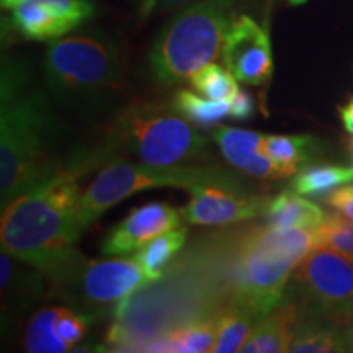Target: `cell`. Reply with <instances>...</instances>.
<instances>
[{"label":"cell","mask_w":353,"mask_h":353,"mask_svg":"<svg viewBox=\"0 0 353 353\" xmlns=\"http://www.w3.org/2000/svg\"><path fill=\"white\" fill-rule=\"evenodd\" d=\"M327 203L335 211L353 221V187L334 190L327 196Z\"/></svg>","instance_id":"obj_29"},{"label":"cell","mask_w":353,"mask_h":353,"mask_svg":"<svg viewBox=\"0 0 353 353\" xmlns=\"http://www.w3.org/2000/svg\"><path fill=\"white\" fill-rule=\"evenodd\" d=\"M345 337H347L348 352H353V321L345 327Z\"/></svg>","instance_id":"obj_32"},{"label":"cell","mask_w":353,"mask_h":353,"mask_svg":"<svg viewBox=\"0 0 353 353\" xmlns=\"http://www.w3.org/2000/svg\"><path fill=\"white\" fill-rule=\"evenodd\" d=\"M226 68L247 85H263L272 79L273 56L270 37L247 15L232 20L221 52Z\"/></svg>","instance_id":"obj_10"},{"label":"cell","mask_w":353,"mask_h":353,"mask_svg":"<svg viewBox=\"0 0 353 353\" xmlns=\"http://www.w3.org/2000/svg\"><path fill=\"white\" fill-rule=\"evenodd\" d=\"M0 2H2V7L3 8H15V7H19L20 3H23V2H26V0H0Z\"/></svg>","instance_id":"obj_33"},{"label":"cell","mask_w":353,"mask_h":353,"mask_svg":"<svg viewBox=\"0 0 353 353\" xmlns=\"http://www.w3.org/2000/svg\"><path fill=\"white\" fill-rule=\"evenodd\" d=\"M263 152L272 159L283 176L296 175L303 165L321 152V141L314 136L263 134Z\"/></svg>","instance_id":"obj_17"},{"label":"cell","mask_w":353,"mask_h":353,"mask_svg":"<svg viewBox=\"0 0 353 353\" xmlns=\"http://www.w3.org/2000/svg\"><path fill=\"white\" fill-rule=\"evenodd\" d=\"M183 219V211L167 203L156 201L139 206L110 231L101 242V254L130 255L161 234L180 228Z\"/></svg>","instance_id":"obj_13"},{"label":"cell","mask_w":353,"mask_h":353,"mask_svg":"<svg viewBox=\"0 0 353 353\" xmlns=\"http://www.w3.org/2000/svg\"><path fill=\"white\" fill-rule=\"evenodd\" d=\"M348 151H350V154H352V157H353V138L348 141Z\"/></svg>","instance_id":"obj_35"},{"label":"cell","mask_w":353,"mask_h":353,"mask_svg":"<svg viewBox=\"0 0 353 353\" xmlns=\"http://www.w3.org/2000/svg\"><path fill=\"white\" fill-rule=\"evenodd\" d=\"M301 319L347 327L353 321V257L316 247L298 265L288 283Z\"/></svg>","instance_id":"obj_8"},{"label":"cell","mask_w":353,"mask_h":353,"mask_svg":"<svg viewBox=\"0 0 353 353\" xmlns=\"http://www.w3.org/2000/svg\"><path fill=\"white\" fill-rule=\"evenodd\" d=\"M290 352L294 353H332L348 352L345 327L321 321L303 319L294 330Z\"/></svg>","instance_id":"obj_19"},{"label":"cell","mask_w":353,"mask_h":353,"mask_svg":"<svg viewBox=\"0 0 353 353\" xmlns=\"http://www.w3.org/2000/svg\"><path fill=\"white\" fill-rule=\"evenodd\" d=\"M260 319L249 309L229 303L219 317L218 335L213 347L214 353L242 352Z\"/></svg>","instance_id":"obj_21"},{"label":"cell","mask_w":353,"mask_h":353,"mask_svg":"<svg viewBox=\"0 0 353 353\" xmlns=\"http://www.w3.org/2000/svg\"><path fill=\"white\" fill-rule=\"evenodd\" d=\"M170 107L180 117L196 126H213L231 112V100H211L180 88L170 100Z\"/></svg>","instance_id":"obj_22"},{"label":"cell","mask_w":353,"mask_h":353,"mask_svg":"<svg viewBox=\"0 0 353 353\" xmlns=\"http://www.w3.org/2000/svg\"><path fill=\"white\" fill-rule=\"evenodd\" d=\"M341 120L348 134L353 136V100H348L341 107Z\"/></svg>","instance_id":"obj_31"},{"label":"cell","mask_w":353,"mask_h":353,"mask_svg":"<svg viewBox=\"0 0 353 353\" xmlns=\"http://www.w3.org/2000/svg\"><path fill=\"white\" fill-rule=\"evenodd\" d=\"M353 180V167L343 165H307L299 170L293 180V190L299 195H316L330 192Z\"/></svg>","instance_id":"obj_23"},{"label":"cell","mask_w":353,"mask_h":353,"mask_svg":"<svg viewBox=\"0 0 353 353\" xmlns=\"http://www.w3.org/2000/svg\"><path fill=\"white\" fill-rule=\"evenodd\" d=\"M94 13L88 0H26L13 8L12 23L21 37L46 41L69 33Z\"/></svg>","instance_id":"obj_12"},{"label":"cell","mask_w":353,"mask_h":353,"mask_svg":"<svg viewBox=\"0 0 353 353\" xmlns=\"http://www.w3.org/2000/svg\"><path fill=\"white\" fill-rule=\"evenodd\" d=\"M211 136L224 159L244 174L263 180L285 179L272 159L263 152V134L260 132L232 126H218Z\"/></svg>","instance_id":"obj_14"},{"label":"cell","mask_w":353,"mask_h":353,"mask_svg":"<svg viewBox=\"0 0 353 353\" xmlns=\"http://www.w3.org/2000/svg\"><path fill=\"white\" fill-rule=\"evenodd\" d=\"M299 307L286 298L257 322L252 335L242 348L244 353H280L290 352L294 330L299 324Z\"/></svg>","instance_id":"obj_15"},{"label":"cell","mask_w":353,"mask_h":353,"mask_svg":"<svg viewBox=\"0 0 353 353\" xmlns=\"http://www.w3.org/2000/svg\"><path fill=\"white\" fill-rule=\"evenodd\" d=\"M265 216L273 228L316 229L324 221L325 213L319 205L306 200L293 190L272 198Z\"/></svg>","instance_id":"obj_18"},{"label":"cell","mask_w":353,"mask_h":353,"mask_svg":"<svg viewBox=\"0 0 353 353\" xmlns=\"http://www.w3.org/2000/svg\"><path fill=\"white\" fill-rule=\"evenodd\" d=\"M316 247L337 250L353 257V221L342 214H325L319 228L314 229Z\"/></svg>","instance_id":"obj_26"},{"label":"cell","mask_w":353,"mask_h":353,"mask_svg":"<svg viewBox=\"0 0 353 353\" xmlns=\"http://www.w3.org/2000/svg\"><path fill=\"white\" fill-rule=\"evenodd\" d=\"M61 307H44L30 321L25 334V350L32 353H63L70 348L56 335L54 322Z\"/></svg>","instance_id":"obj_24"},{"label":"cell","mask_w":353,"mask_h":353,"mask_svg":"<svg viewBox=\"0 0 353 353\" xmlns=\"http://www.w3.org/2000/svg\"><path fill=\"white\" fill-rule=\"evenodd\" d=\"M221 312L210 314L200 319L187 321L179 327H172L161 334L151 343L152 352H180L203 353L213 352Z\"/></svg>","instance_id":"obj_16"},{"label":"cell","mask_w":353,"mask_h":353,"mask_svg":"<svg viewBox=\"0 0 353 353\" xmlns=\"http://www.w3.org/2000/svg\"><path fill=\"white\" fill-rule=\"evenodd\" d=\"M192 200L183 211V218L196 226H224L267 214L272 198L247 195L245 190H232L218 185H201L190 190Z\"/></svg>","instance_id":"obj_11"},{"label":"cell","mask_w":353,"mask_h":353,"mask_svg":"<svg viewBox=\"0 0 353 353\" xmlns=\"http://www.w3.org/2000/svg\"><path fill=\"white\" fill-rule=\"evenodd\" d=\"M44 77L57 100L83 103L120 88V50L101 34H74L54 39L44 56Z\"/></svg>","instance_id":"obj_7"},{"label":"cell","mask_w":353,"mask_h":353,"mask_svg":"<svg viewBox=\"0 0 353 353\" xmlns=\"http://www.w3.org/2000/svg\"><path fill=\"white\" fill-rule=\"evenodd\" d=\"M185 241H187V228L180 226L172 229L136 250V255L132 259L141 265L145 276L152 283V281L161 280L167 265L185 245Z\"/></svg>","instance_id":"obj_20"},{"label":"cell","mask_w":353,"mask_h":353,"mask_svg":"<svg viewBox=\"0 0 353 353\" xmlns=\"http://www.w3.org/2000/svg\"><path fill=\"white\" fill-rule=\"evenodd\" d=\"M198 94L211 100H232L239 92L237 79L229 69L211 63L190 77Z\"/></svg>","instance_id":"obj_25"},{"label":"cell","mask_w":353,"mask_h":353,"mask_svg":"<svg viewBox=\"0 0 353 353\" xmlns=\"http://www.w3.org/2000/svg\"><path fill=\"white\" fill-rule=\"evenodd\" d=\"M25 83L20 68H3L0 108L2 208L48 182L63 167L52 152L57 134L54 113L46 97L39 90H26Z\"/></svg>","instance_id":"obj_2"},{"label":"cell","mask_w":353,"mask_h":353,"mask_svg":"<svg viewBox=\"0 0 353 353\" xmlns=\"http://www.w3.org/2000/svg\"><path fill=\"white\" fill-rule=\"evenodd\" d=\"M87 324L88 317H85V314L76 312L68 307H61L59 314H57L54 322V330L57 337H59L70 350H74V347H76L83 339V335L87 334Z\"/></svg>","instance_id":"obj_27"},{"label":"cell","mask_w":353,"mask_h":353,"mask_svg":"<svg viewBox=\"0 0 353 353\" xmlns=\"http://www.w3.org/2000/svg\"><path fill=\"white\" fill-rule=\"evenodd\" d=\"M101 164L97 149L74 154L52 179L3 206V252L50 276L63 270L79 254L76 244L83 232L79 180Z\"/></svg>","instance_id":"obj_1"},{"label":"cell","mask_w":353,"mask_h":353,"mask_svg":"<svg viewBox=\"0 0 353 353\" xmlns=\"http://www.w3.org/2000/svg\"><path fill=\"white\" fill-rule=\"evenodd\" d=\"M201 185L244 190L241 179L234 172L216 165H149L113 161L82 192L79 214L81 228L85 231L108 208L138 192L164 187L187 188L190 192Z\"/></svg>","instance_id":"obj_6"},{"label":"cell","mask_w":353,"mask_h":353,"mask_svg":"<svg viewBox=\"0 0 353 353\" xmlns=\"http://www.w3.org/2000/svg\"><path fill=\"white\" fill-rule=\"evenodd\" d=\"M236 0H200L180 10L154 41L149 54L152 76L176 83L213 63L232 23Z\"/></svg>","instance_id":"obj_5"},{"label":"cell","mask_w":353,"mask_h":353,"mask_svg":"<svg viewBox=\"0 0 353 353\" xmlns=\"http://www.w3.org/2000/svg\"><path fill=\"white\" fill-rule=\"evenodd\" d=\"M101 148L108 164L118 157L134 156L149 165H185L205 157L210 141L170 105L138 100L118 118Z\"/></svg>","instance_id":"obj_4"},{"label":"cell","mask_w":353,"mask_h":353,"mask_svg":"<svg viewBox=\"0 0 353 353\" xmlns=\"http://www.w3.org/2000/svg\"><path fill=\"white\" fill-rule=\"evenodd\" d=\"M192 0H134L136 15L141 21H145L159 13L175 10V8L187 6Z\"/></svg>","instance_id":"obj_28"},{"label":"cell","mask_w":353,"mask_h":353,"mask_svg":"<svg viewBox=\"0 0 353 353\" xmlns=\"http://www.w3.org/2000/svg\"><path fill=\"white\" fill-rule=\"evenodd\" d=\"M254 114V99L252 95H249L244 90L237 92V95L231 100V112L229 117H232L234 120H247Z\"/></svg>","instance_id":"obj_30"},{"label":"cell","mask_w":353,"mask_h":353,"mask_svg":"<svg viewBox=\"0 0 353 353\" xmlns=\"http://www.w3.org/2000/svg\"><path fill=\"white\" fill-rule=\"evenodd\" d=\"M316 249L314 229L255 228L236 247L229 303L267 316L285 296L294 270Z\"/></svg>","instance_id":"obj_3"},{"label":"cell","mask_w":353,"mask_h":353,"mask_svg":"<svg viewBox=\"0 0 353 353\" xmlns=\"http://www.w3.org/2000/svg\"><path fill=\"white\" fill-rule=\"evenodd\" d=\"M51 278L79 311L108 316H117L118 309L136 290L151 283L134 259L95 262L81 254Z\"/></svg>","instance_id":"obj_9"},{"label":"cell","mask_w":353,"mask_h":353,"mask_svg":"<svg viewBox=\"0 0 353 353\" xmlns=\"http://www.w3.org/2000/svg\"><path fill=\"white\" fill-rule=\"evenodd\" d=\"M286 2H288L290 6H304V3H307L309 0H286Z\"/></svg>","instance_id":"obj_34"}]
</instances>
